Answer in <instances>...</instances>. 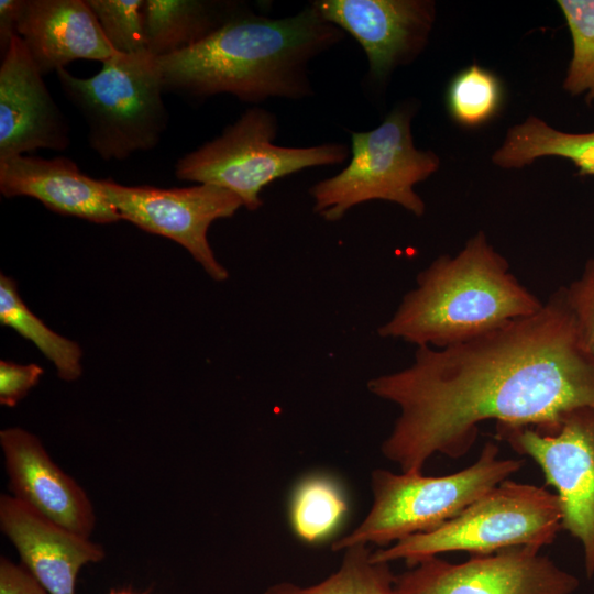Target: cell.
Wrapping results in <instances>:
<instances>
[{
    "instance_id": "obj_7",
    "label": "cell",
    "mask_w": 594,
    "mask_h": 594,
    "mask_svg": "<svg viewBox=\"0 0 594 594\" xmlns=\"http://www.w3.org/2000/svg\"><path fill=\"white\" fill-rule=\"evenodd\" d=\"M276 116L262 107L249 108L220 135L185 154L175 165L183 180L210 184L235 194L250 211L263 206L261 193L271 183L318 166L350 158V146L330 142L311 146H280Z\"/></svg>"
},
{
    "instance_id": "obj_8",
    "label": "cell",
    "mask_w": 594,
    "mask_h": 594,
    "mask_svg": "<svg viewBox=\"0 0 594 594\" xmlns=\"http://www.w3.org/2000/svg\"><path fill=\"white\" fill-rule=\"evenodd\" d=\"M411 118L410 108L397 107L375 129L353 132L348 165L309 188L314 211L332 222L358 205L384 200L421 217L426 206L415 186L432 175L440 161L433 152L416 148Z\"/></svg>"
},
{
    "instance_id": "obj_22",
    "label": "cell",
    "mask_w": 594,
    "mask_h": 594,
    "mask_svg": "<svg viewBox=\"0 0 594 594\" xmlns=\"http://www.w3.org/2000/svg\"><path fill=\"white\" fill-rule=\"evenodd\" d=\"M348 510L339 487L329 479L312 476L301 482L293 496L290 522L294 532L306 542L328 536Z\"/></svg>"
},
{
    "instance_id": "obj_19",
    "label": "cell",
    "mask_w": 594,
    "mask_h": 594,
    "mask_svg": "<svg viewBox=\"0 0 594 594\" xmlns=\"http://www.w3.org/2000/svg\"><path fill=\"white\" fill-rule=\"evenodd\" d=\"M542 156H559L571 161L580 175L594 176V132L559 131L536 117L508 130L493 162L506 168H517Z\"/></svg>"
},
{
    "instance_id": "obj_1",
    "label": "cell",
    "mask_w": 594,
    "mask_h": 594,
    "mask_svg": "<svg viewBox=\"0 0 594 594\" xmlns=\"http://www.w3.org/2000/svg\"><path fill=\"white\" fill-rule=\"evenodd\" d=\"M367 389L399 409L383 455L422 472L436 453L466 454L483 421L550 435L569 413L594 408V354L560 287L531 316L450 346H418L409 366Z\"/></svg>"
},
{
    "instance_id": "obj_16",
    "label": "cell",
    "mask_w": 594,
    "mask_h": 594,
    "mask_svg": "<svg viewBox=\"0 0 594 594\" xmlns=\"http://www.w3.org/2000/svg\"><path fill=\"white\" fill-rule=\"evenodd\" d=\"M19 36L43 76L76 59L103 63L117 54L86 0H24Z\"/></svg>"
},
{
    "instance_id": "obj_13",
    "label": "cell",
    "mask_w": 594,
    "mask_h": 594,
    "mask_svg": "<svg viewBox=\"0 0 594 594\" xmlns=\"http://www.w3.org/2000/svg\"><path fill=\"white\" fill-rule=\"evenodd\" d=\"M68 145L66 119L24 42L15 36L0 66V161L36 148L63 151Z\"/></svg>"
},
{
    "instance_id": "obj_23",
    "label": "cell",
    "mask_w": 594,
    "mask_h": 594,
    "mask_svg": "<svg viewBox=\"0 0 594 594\" xmlns=\"http://www.w3.org/2000/svg\"><path fill=\"white\" fill-rule=\"evenodd\" d=\"M503 95L498 77L473 64L451 79L446 92V105L449 114L458 123L477 127L498 112Z\"/></svg>"
},
{
    "instance_id": "obj_29",
    "label": "cell",
    "mask_w": 594,
    "mask_h": 594,
    "mask_svg": "<svg viewBox=\"0 0 594 594\" xmlns=\"http://www.w3.org/2000/svg\"><path fill=\"white\" fill-rule=\"evenodd\" d=\"M24 0L0 1V47L4 53L13 37L19 36V24Z\"/></svg>"
},
{
    "instance_id": "obj_2",
    "label": "cell",
    "mask_w": 594,
    "mask_h": 594,
    "mask_svg": "<svg viewBox=\"0 0 594 594\" xmlns=\"http://www.w3.org/2000/svg\"><path fill=\"white\" fill-rule=\"evenodd\" d=\"M344 36L311 3L279 19L250 8L200 43L157 61L165 90L196 98L229 94L255 105L301 100L314 94L310 63Z\"/></svg>"
},
{
    "instance_id": "obj_20",
    "label": "cell",
    "mask_w": 594,
    "mask_h": 594,
    "mask_svg": "<svg viewBox=\"0 0 594 594\" xmlns=\"http://www.w3.org/2000/svg\"><path fill=\"white\" fill-rule=\"evenodd\" d=\"M0 322L31 341L48 359L64 381L81 374L80 346L51 330L24 304L11 277L0 275Z\"/></svg>"
},
{
    "instance_id": "obj_17",
    "label": "cell",
    "mask_w": 594,
    "mask_h": 594,
    "mask_svg": "<svg viewBox=\"0 0 594 594\" xmlns=\"http://www.w3.org/2000/svg\"><path fill=\"white\" fill-rule=\"evenodd\" d=\"M0 191L7 197L29 196L47 209L96 223L121 219L103 194L99 179L82 174L72 160L16 155L0 161Z\"/></svg>"
},
{
    "instance_id": "obj_25",
    "label": "cell",
    "mask_w": 594,
    "mask_h": 594,
    "mask_svg": "<svg viewBox=\"0 0 594 594\" xmlns=\"http://www.w3.org/2000/svg\"><path fill=\"white\" fill-rule=\"evenodd\" d=\"M109 44L117 53L147 51L143 23L144 0H86Z\"/></svg>"
},
{
    "instance_id": "obj_12",
    "label": "cell",
    "mask_w": 594,
    "mask_h": 594,
    "mask_svg": "<svg viewBox=\"0 0 594 594\" xmlns=\"http://www.w3.org/2000/svg\"><path fill=\"white\" fill-rule=\"evenodd\" d=\"M311 4L361 45L367 78L376 84L424 48L433 22V4L424 0H316Z\"/></svg>"
},
{
    "instance_id": "obj_14",
    "label": "cell",
    "mask_w": 594,
    "mask_h": 594,
    "mask_svg": "<svg viewBox=\"0 0 594 594\" xmlns=\"http://www.w3.org/2000/svg\"><path fill=\"white\" fill-rule=\"evenodd\" d=\"M12 496L51 521L90 538L96 515L81 486L50 457L41 440L22 428L0 431Z\"/></svg>"
},
{
    "instance_id": "obj_30",
    "label": "cell",
    "mask_w": 594,
    "mask_h": 594,
    "mask_svg": "<svg viewBox=\"0 0 594 594\" xmlns=\"http://www.w3.org/2000/svg\"><path fill=\"white\" fill-rule=\"evenodd\" d=\"M108 594H147L145 592L138 593L131 588H112Z\"/></svg>"
},
{
    "instance_id": "obj_15",
    "label": "cell",
    "mask_w": 594,
    "mask_h": 594,
    "mask_svg": "<svg viewBox=\"0 0 594 594\" xmlns=\"http://www.w3.org/2000/svg\"><path fill=\"white\" fill-rule=\"evenodd\" d=\"M0 529L21 563L48 594H76L85 565L105 559L102 546L51 521L12 495L0 496Z\"/></svg>"
},
{
    "instance_id": "obj_27",
    "label": "cell",
    "mask_w": 594,
    "mask_h": 594,
    "mask_svg": "<svg viewBox=\"0 0 594 594\" xmlns=\"http://www.w3.org/2000/svg\"><path fill=\"white\" fill-rule=\"evenodd\" d=\"M44 370L34 363L16 364L0 362V404L14 407L33 388L43 375Z\"/></svg>"
},
{
    "instance_id": "obj_11",
    "label": "cell",
    "mask_w": 594,
    "mask_h": 594,
    "mask_svg": "<svg viewBox=\"0 0 594 594\" xmlns=\"http://www.w3.org/2000/svg\"><path fill=\"white\" fill-rule=\"evenodd\" d=\"M529 546L473 554L462 563L436 557L396 575L398 594H572L579 579Z\"/></svg>"
},
{
    "instance_id": "obj_24",
    "label": "cell",
    "mask_w": 594,
    "mask_h": 594,
    "mask_svg": "<svg viewBox=\"0 0 594 594\" xmlns=\"http://www.w3.org/2000/svg\"><path fill=\"white\" fill-rule=\"evenodd\" d=\"M572 38V57L563 88L594 100V0H559Z\"/></svg>"
},
{
    "instance_id": "obj_28",
    "label": "cell",
    "mask_w": 594,
    "mask_h": 594,
    "mask_svg": "<svg viewBox=\"0 0 594 594\" xmlns=\"http://www.w3.org/2000/svg\"><path fill=\"white\" fill-rule=\"evenodd\" d=\"M0 594H48L22 565L0 559Z\"/></svg>"
},
{
    "instance_id": "obj_10",
    "label": "cell",
    "mask_w": 594,
    "mask_h": 594,
    "mask_svg": "<svg viewBox=\"0 0 594 594\" xmlns=\"http://www.w3.org/2000/svg\"><path fill=\"white\" fill-rule=\"evenodd\" d=\"M100 187L121 219L183 245L218 282L229 273L216 258L208 230L218 219L232 217L242 200L232 191L210 184L185 188L124 186L99 179Z\"/></svg>"
},
{
    "instance_id": "obj_3",
    "label": "cell",
    "mask_w": 594,
    "mask_h": 594,
    "mask_svg": "<svg viewBox=\"0 0 594 594\" xmlns=\"http://www.w3.org/2000/svg\"><path fill=\"white\" fill-rule=\"evenodd\" d=\"M542 306L479 232L457 255H441L422 270L377 333L441 349L531 316Z\"/></svg>"
},
{
    "instance_id": "obj_4",
    "label": "cell",
    "mask_w": 594,
    "mask_h": 594,
    "mask_svg": "<svg viewBox=\"0 0 594 594\" xmlns=\"http://www.w3.org/2000/svg\"><path fill=\"white\" fill-rule=\"evenodd\" d=\"M498 453L497 444L486 442L474 463L443 476L373 471L370 512L352 532L333 542L331 549L341 551L371 543L388 547L408 536L437 529L524 464V460L498 459Z\"/></svg>"
},
{
    "instance_id": "obj_6",
    "label": "cell",
    "mask_w": 594,
    "mask_h": 594,
    "mask_svg": "<svg viewBox=\"0 0 594 594\" xmlns=\"http://www.w3.org/2000/svg\"><path fill=\"white\" fill-rule=\"evenodd\" d=\"M562 529L557 494L531 484L504 481L462 513L429 532L403 538L371 553L375 562L419 561L451 551L491 554L529 546L541 550Z\"/></svg>"
},
{
    "instance_id": "obj_18",
    "label": "cell",
    "mask_w": 594,
    "mask_h": 594,
    "mask_svg": "<svg viewBox=\"0 0 594 594\" xmlns=\"http://www.w3.org/2000/svg\"><path fill=\"white\" fill-rule=\"evenodd\" d=\"M249 9L235 0H144L147 51L155 57L184 51Z\"/></svg>"
},
{
    "instance_id": "obj_9",
    "label": "cell",
    "mask_w": 594,
    "mask_h": 594,
    "mask_svg": "<svg viewBox=\"0 0 594 594\" xmlns=\"http://www.w3.org/2000/svg\"><path fill=\"white\" fill-rule=\"evenodd\" d=\"M496 437L531 458L548 485L557 491L562 529L576 538L584 552L587 578L594 575V408H579L554 433L531 427L496 426Z\"/></svg>"
},
{
    "instance_id": "obj_5",
    "label": "cell",
    "mask_w": 594,
    "mask_h": 594,
    "mask_svg": "<svg viewBox=\"0 0 594 594\" xmlns=\"http://www.w3.org/2000/svg\"><path fill=\"white\" fill-rule=\"evenodd\" d=\"M65 96L88 125L92 150L105 161L124 160L155 147L167 125L163 78L148 51L117 53L88 78L57 72Z\"/></svg>"
},
{
    "instance_id": "obj_26",
    "label": "cell",
    "mask_w": 594,
    "mask_h": 594,
    "mask_svg": "<svg viewBox=\"0 0 594 594\" xmlns=\"http://www.w3.org/2000/svg\"><path fill=\"white\" fill-rule=\"evenodd\" d=\"M563 293L580 338L594 354V258L587 260L580 277L564 286Z\"/></svg>"
},
{
    "instance_id": "obj_21",
    "label": "cell",
    "mask_w": 594,
    "mask_h": 594,
    "mask_svg": "<svg viewBox=\"0 0 594 594\" xmlns=\"http://www.w3.org/2000/svg\"><path fill=\"white\" fill-rule=\"evenodd\" d=\"M371 553L366 544L349 547L340 568L323 581L310 586L280 582L264 594H398L389 563L373 561Z\"/></svg>"
}]
</instances>
